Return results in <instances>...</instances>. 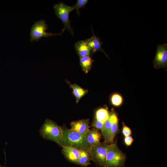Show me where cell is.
Returning a JSON list of instances; mask_svg holds the SVG:
<instances>
[{"mask_svg":"<svg viewBox=\"0 0 167 167\" xmlns=\"http://www.w3.org/2000/svg\"><path fill=\"white\" fill-rule=\"evenodd\" d=\"M89 123L88 119L73 121L71 123V129L85 136L89 129Z\"/></svg>","mask_w":167,"mask_h":167,"instance_id":"9","label":"cell"},{"mask_svg":"<svg viewBox=\"0 0 167 167\" xmlns=\"http://www.w3.org/2000/svg\"><path fill=\"white\" fill-rule=\"evenodd\" d=\"M123 127L122 133L125 137L130 136L131 134V131L130 128L125 125L124 123H122Z\"/></svg>","mask_w":167,"mask_h":167,"instance_id":"22","label":"cell"},{"mask_svg":"<svg viewBox=\"0 0 167 167\" xmlns=\"http://www.w3.org/2000/svg\"><path fill=\"white\" fill-rule=\"evenodd\" d=\"M104 125V123L95 117L92 122V126L94 127L98 130H101L102 131Z\"/></svg>","mask_w":167,"mask_h":167,"instance_id":"21","label":"cell"},{"mask_svg":"<svg viewBox=\"0 0 167 167\" xmlns=\"http://www.w3.org/2000/svg\"><path fill=\"white\" fill-rule=\"evenodd\" d=\"M86 140L90 146L96 145L100 143L101 134L98 130L89 129L85 136Z\"/></svg>","mask_w":167,"mask_h":167,"instance_id":"12","label":"cell"},{"mask_svg":"<svg viewBox=\"0 0 167 167\" xmlns=\"http://www.w3.org/2000/svg\"><path fill=\"white\" fill-rule=\"evenodd\" d=\"M111 144L104 141L90 146L88 150L91 160L101 167H107L106 155Z\"/></svg>","mask_w":167,"mask_h":167,"instance_id":"3","label":"cell"},{"mask_svg":"<svg viewBox=\"0 0 167 167\" xmlns=\"http://www.w3.org/2000/svg\"><path fill=\"white\" fill-rule=\"evenodd\" d=\"M154 68H167V44H160L157 45L155 57L153 61Z\"/></svg>","mask_w":167,"mask_h":167,"instance_id":"7","label":"cell"},{"mask_svg":"<svg viewBox=\"0 0 167 167\" xmlns=\"http://www.w3.org/2000/svg\"><path fill=\"white\" fill-rule=\"evenodd\" d=\"M92 31L93 32V30ZM85 41L91 49V53L93 54L97 51H101L103 52L107 57L109 58L105 53L104 49L101 47V45L103 42L101 41L100 38L97 36L93 32L92 36L85 40Z\"/></svg>","mask_w":167,"mask_h":167,"instance_id":"8","label":"cell"},{"mask_svg":"<svg viewBox=\"0 0 167 167\" xmlns=\"http://www.w3.org/2000/svg\"><path fill=\"white\" fill-rule=\"evenodd\" d=\"M48 26L43 19L36 21L32 25L30 33L31 42L38 41L43 37L61 35V33L53 34L46 32Z\"/></svg>","mask_w":167,"mask_h":167,"instance_id":"6","label":"cell"},{"mask_svg":"<svg viewBox=\"0 0 167 167\" xmlns=\"http://www.w3.org/2000/svg\"><path fill=\"white\" fill-rule=\"evenodd\" d=\"M41 136L44 138L53 141L59 145L62 139V128L56 123L46 119L40 130Z\"/></svg>","mask_w":167,"mask_h":167,"instance_id":"2","label":"cell"},{"mask_svg":"<svg viewBox=\"0 0 167 167\" xmlns=\"http://www.w3.org/2000/svg\"><path fill=\"white\" fill-rule=\"evenodd\" d=\"M75 48L79 57L90 55L91 50L85 41H79L75 44Z\"/></svg>","mask_w":167,"mask_h":167,"instance_id":"13","label":"cell"},{"mask_svg":"<svg viewBox=\"0 0 167 167\" xmlns=\"http://www.w3.org/2000/svg\"><path fill=\"white\" fill-rule=\"evenodd\" d=\"M109 112L106 108H101L96 111L95 117L103 123L108 119Z\"/></svg>","mask_w":167,"mask_h":167,"instance_id":"17","label":"cell"},{"mask_svg":"<svg viewBox=\"0 0 167 167\" xmlns=\"http://www.w3.org/2000/svg\"><path fill=\"white\" fill-rule=\"evenodd\" d=\"M70 85V87L73 90V93L75 96L76 102L78 103L80 99L88 92V90L81 87L76 84H72L69 82L68 83Z\"/></svg>","mask_w":167,"mask_h":167,"instance_id":"15","label":"cell"},{"mask_svg":"<svg viewBox=\"0 0 167 167\" xmlns=\"http://www.w3.org/2000/svg\"><path fill=\"white\" fill-rule=\"evenodd\" d=\"M94 60L89 55L80 57V64L83 71L87 73L91 70Z\"/></svg>","mask_w":167,"mask_h":167,"instance_id":"16","label":"cell"},{"mask_svg":"<svg viewBox=\"0 0 167 167\" xmlns=\"http://www.w3.org/2000/svg\"><path fill=\"white\" fill-rule=\"evenodd\" d=\"M112 122L109 116L108 119L104 122L102 134L104 139V141L108 143L109 135L112 126Z\"/></svg>","mask_w":167,"mask_h":167,"instance_id":"18","label":"cell"},{"mask_svg":"<svg viewBox=\"0 0 167 167\" xmlns=\"http://www.w3.org/2000/svg\"><path fill=\"white\" fill-rule=\"evenodd\" d=\"M54 8L57 17L60 19L64 25L61 34L65 29H67L73 35V31L70 25V21L69 19V14L74 9L73 6H68L63 3L60 2L55 5Z\"/></svg>","mask_w":167,"mask_h":167,"instance_id":"5","label":"cell"},{"mask_svg":"<svg viewBox=\"0 0 167 167\" xmlns=\"http://www.w3.org/2000/svg\"><path fill=\"white\" fill-rule=\"evenodd\" d=\"M62 147V152L66 159L77 164L79 156V149L70 147Z\"/></svg>","mask_w":167,"mask_h":167,"instance_id":"11","label":"cell"},{"mask_svg":"<svg viewBox=\"0 0 167 167\" xmlns=\"http://www.w3.org/2000/svg\"><path fill=\"white\" fill-rule=\"evenodd\" d=\"M134 141L133 138L130 136L125 137L124 139V142L126 145L127 146H130Z\"/></svg>","mask_w":167,"mask_h":167,"instance_id":"23","label":"cell"},{"mask_svg":"<svg viewBox=\"0 0 167 167\" xmlns=\"http://www.w3.org/2000/svg\"><path fill=\"white\" fill-rule=\"evenodd\" d=\"M0 167H5V165L4 166H2L0 165Z\"/></svg>","mask_w":167,"mask_h":167,"instance_id":"24","label":"cell"},{"mask_svg":"<svg viewBox=\"0 0 167 167\" xmlns=\"http://www.w3.org/2000/svg\"><path fill=\"white\" fill-rule=\"evenodd\" d=\"M126 159V155L113 143L108 149L106 157L107 167H124Z\"/></svg>","mask_w":167,"mask_h":167,"instance_id":"4","label":"cell"},{"mask_svg":"<svg viewBox=\"0 0 167 167\" xmlns=\"http://www.w3.org/2000/svg\"><path fill=\"white\" fill-rule=\"evenodd\" d=\"M62 129L63 137L59 145L79 149L89 147L85 136L71 129Z\"/></svg>","mask_w":167,"mask_h":167,"instance_id":"1","label":"cell"},{"mask_svg":"<svg viewBox=\"0 0 167 167\" xmlns=\"http://www.w3.org/2000/svg\"><path fill=\"white\" fill-rule=\"evenodd\" d=\"M88 148H83L79 149V156L77 164L86 166L90 164V157Z\"/></svg>","mask_w":167,"mask_h":167,"instance_id":"14","label":"cell"},{"mask_svg":"<svg viewBox=\"0 0 167 167\" xmlns=\"http://www.w3.org/2000/svg\"><path fill=\"white\" fill-rule=\"evenodd\" d=\"M109 116L111 119L112 124L110 131L108 143H113L114 139L118 131V118L116 113L113 109L109 113Z\"/></svg>","mask_w":167,"mask_h":167,"instance_id":"10","label":"cell"},{"mask_svg":"<svg viewBox=\"0 0 167 167\" xmlns=\"http://www.w3.org/2000/svg\"><path fill=\"white\" fill-rule=\"evenodd\" d=\"M88 1V0H78L75 5L73 6L74 9L76 10L78 16H79L80 13L79 9L84 8Z\"/></svg>","mask_w":167,"mask_h":167,"instance_id":"20","label":"cell"},{"mask_svg":"<svg viewBox=\"0 0 167 167\" xmlns=\"http://www.w3.org/2000/svg\"><path fill=\"white\" fill-rule=\"evenodd\" d=\"M123 97L119 93H113L110 97L111 103L113 106L115 107L121 106L123 103Z\"/></svg>","mask_w":167,"mask_h":167,"instance_id":"19","label":"cell"}]
</instances>
